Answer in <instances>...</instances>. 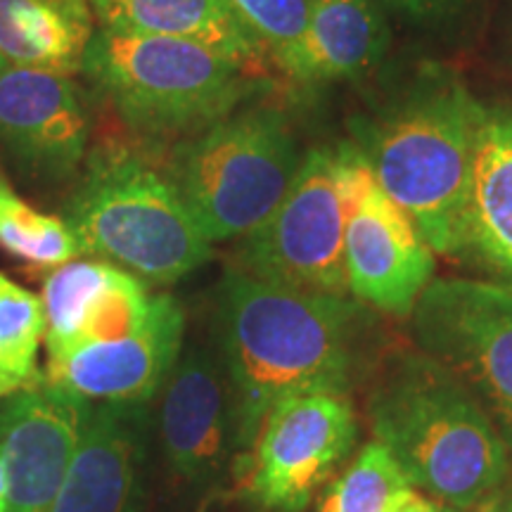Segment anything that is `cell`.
Instances as JSON below:
<instances>
[{
    "mask_svg": "<svg viewBox=\"0 0 512 512\" xmlns=\"http://www.w3.org/2000/svg\"><path fill=\"white\" fill-rule=\"evenodd\" d=\"M373 313L354 297L304 292L228 266L216 290L219 356L233 389L238 460L278 401L349 394L366 368Z\"/></svg>",
    "mask_w": 512,
    "mask_h": 512,
    "instance_id": "cell-1",
    "label": "cell"
},
{
    "mask_svg": "<svg viewBox=\"0 0 512 512\" xmlns=\"http://www.w3.org/2000/svg\"><path fill=\"white\" fill-rule=\"evenodd\" d=\"M368 422L413 489L472 510L494 501L510 477L512 453L482 401L422 351H399L377 370Z\"/></svg>",
    "mask_w": 512,
    "mask_h": 512,
    "instance_id": "cell-2",
    "label": "cell"
},
{
    "mask_svg": "<svg viewBox=\"0 0 512 512\" xmlns=\"http://www.w3.org/2000/svg\"><path fill=\"white\" fill-rule=\"evenodd\" d=\"M484 102L458 74L425 67L380 110L356 119V150L377 183L411 216L434 254L458 240Z\"/></svg>",
    "mask_w": 512,
    "mask_h": 512,
    "instance_id": "cell-3",
    "label": "cell"
},
{
    "mask_svg": "<svg viewBox=\"0 0 512 512\" xmlns=\"http://www.w3.org/2000/svg\"><path fill=\"white\" fill-rule=\"evenodd\" d=\"M62 219L81 256L124 268L147 287L174 285L214 254L166 169L126 145L88 152Z\"/></svg>",
    "mask_w": 512,
    "mask_h": 512,
    "instance_id": "cell-4",
    "label": "cell"
},
{
    "mask_svg": "<svg viewBox=\"0 0 512 512\" xmlns=\"http://www.w3.org/2000/svg\"><path fill=\"white\" fill-rule=\"evenodd\" d=\"M81 74L131 131L150 140L200 133L261 86L238 62L197 43L105 27L95 29Z\"/></svg>",
    "mask_w": 512,
    "mask_h": 512,
    "instance_id": "cell-5",
    "label": "cell"
},
{
    "mask_svg": "<svg viewBox=\"0 0 512 512\" xmlns=\"http://www.w3.org/2000/svg\"><path fill=\"white\" fill-rule=\"evenodd\" d=\"M299 150L285 114L240 107L176 140L164 169L211 245L240 240L278 207L297 176Z\"/></svg>",
    "mask_w": 512,
    "mask_h": 512,
    "instance_id": "cell-6",
    "label": "cell"
},
{
    "mask_svg": "<svg viewBox=\"0 0 512 512\" xmlns=\"http://www.w3.org/2000/svg\"><path fill=\"white\" fill-rule=\"evenodd\" d=\"M344 233L347 195L337 147H313L278 207L240 238L230 266L292 290L351 297Z\"/></svg>",
    "mask_w": 512,
    "mask_h": 512,
    "instance_id": "cell-7",
    "label": "cell"
},
{
    "mask_svg": "<svg viewBox=\"0 0 512 512\" xmlns=\"http://www.w3.org/2000/svg\"><path fill=\"white\" fill-rule=\"evenodd\" d=\"M415 349L482 401L512 453V285L432 278L408 316Z\"/></svg>",
    "mask_w": 512,
    "mask_h": 512,
    "instance_id": "cell-8",
    "label": "cell"
},
{
    "mask_svg": "<svg viewBox=\"0 0 512 512\" xmlns=\"http://www.w3.org/2000/svg\"><path fill=\"white\" fill-rule=\"evenodd\" d=\"M356 437L349 394L306 392L278 401L238 460L249 501L266 512H304L354 451Z\"/></svg>",
    "mask_w": 512,
    "mask_h": 512,
    "instance_id": "cell-9",
    "label": "cell"
},
{
    "mask_svg": "<svg viewBox=\"0 0 512 512\" xmlns=\"http://www.w3.org/2000/svg\"><path fill=\"white\" fill-rule=\"evenodd\" d=\"M337 155L347 195L349 294L368 309L408 318L437 271L432 247L411 216L382 190L354 143L337 145Z\"/></svg>",
    "mask_w": 512,
    "mask_h": 512,
    "instance_id": "cell-10",
    "label": "cell"
},
{
    "mask_svg": "<svg viewBox=\"0 0 512 512\" xmlns=\"http://www.w3.org/2000/svg\"><path fill=\"white\" fill-rule=\"evenodd\" d=\"M91 411V401L48 377L0 399L8 512H50Z\"/></svg>",
    "mask_w": 512,
    "mask_h": 512,
    "instance_id": "cell-11",
    "label": "cell"
},
{
    "mask_svg": "<svg viewBox=\"0 0 512 512\" xmlns=\"http://www.w3.org/2000/svg\"><path fill=\"white\" fill-rule=\"evenodd\" d=\"M91 121L76 83L43 69H0V150L38 183H64L88 157Z\"/></svg>",
    "mask_w": 512,
    "mask_h": 512,
    "instance_id": "cell-12",
    "label": "cell"
},
{
    "mask_svg": "<svg viewBox=\"0 0 512 512\" xmlns=\"http://www.w3.org/2000/svg\"><path fill=\"white\" fill-rule=\"evenodd\" d=\"M164 460L190 489H211L238 458L233 389L221 356L204 347L183 351L164 389L159 418Z\"/></svg>",
    "mask_w": 512,
    "mask_h": 512,
    "instance_id": "cell-13",
    "label": "cell"
},
{
    "mask_svg": "<svg viewBox=\"0 0 512 512\" xmlns=\"http://www.w3.org/2000/svg\"><path fill=\"white\" fill-rule=\"evenodd\" d=\"M164 292L100 259H72L43 280L48 361L76 349L136 335L155 316Z\"/></svg>",
    "mask_w": 512,
    "mask_h": 512,
    "instance_id": "cell-14",
    "label": "cell"
},
{
    "mask_svg": "<svg viewBox=\"0 0 512 512\" xmlns=\"http://www.w3.org/2000/svg\"><path fill=\"white\" fill-rule=\"evenodd\" d=\"M183 337V306L164 292L143 330L53 358L46 377L91 403L145 406L169 380L183 354Z\"/></svg>",
    "mask_w": 512,
    "mask_h": 512,
    "instance_id": "cell-15",
    "label": "cell"
},
{
    "mask_svg": "<svg viewBox=\"0 0 512 512\" xmlns=\"http://www.w3.org/2000/svg\"><path fill=\"white\" fill-rule=\"evenodd\" d=\"M143 418V406H93L50 512H140L145 467Z\"/></svg>",
    "mask_w": 512,
    "mask_h": 512,
    "instance_id": "cell-16",
    "label": "cell"
},
{
    "mask_svg": "<svg viewBox=\"0 0 512 512\" xmlns=\"http://www.w3.org/2000/svg\"><path fill=\"white\" fill-rule=\"evenodd\" d=\"M451 259L512 285V107L484 105Z\"/></svg>",
    "mask_w": 512,
    "mask_h": 512,
    "instance_id": "cell-17",
    "label": "cell"
},
{
    "mask_svg": "<svg viewBox=\"0 0 512 512\" xmlns=\"http://www.w3.org/2000/svg\"><path fill=\"white\" fill-rule=\"evenodd\" d=\"M389 46L392 27L377 0H311L309 27L280 69L309 86L356 81L380 67Z\"/></svg>",
    "mask_w": 512,
    "mask_h": 512,
    "instance_id": "cell-18",
    "label": "cell"
},
{
    "mask_svg": "<svg viewBox=\"0 0 512 512\" xmlns=\"http://www.w3.org/2000/svg\"><path fill=\"white\" fill-rule=\"evenodd\" d=\"M91 5L98 27L197 43L247 72L266 60V48L228 0H91Z\"/></svg>",
    "mask_w": 512,
    "mask_h": 512,
    "instance_id": "cell-19",
    "label": "cell"
},
{
    "mask_svg": "<svg viewBox=\"0 0 512 512\" xmlns=\"http://www.w3.org/2000/svg\"><path fill=\"white\" fill-rule=\"evenodd\" d=\"M95 22L91 0H0V57L8 67L81 74Z\"/></svg>",
    "mask_w": 512,
    "mask_h": 512,
    "instance_id": "cell-20",
    "label": "cell"
},
{
    "mask_svg": "<svg viewBox=\"0 0 512 512\" xmlns=\"http://www.w3.org/2000/svg\"><path fill=\"white\" fill-rule=\"evenodd\" d=\"M41 342H46L43 299L0 273V399L38 380Z\"/></svg>",
    "mask_w": 512,
    "mask_h": 512,
    "instance_id": "cell-21",
    "label": "cell"
},
{
    "mask_svg": "<svg viewBox=\"0 0 512 512\" xmlns=\"http://www.w3.org/2000/svg\"><path fill=\"white\" fill-rule=\"evenodd\" d=\"M413 494L415 489L387 448L370 441L330 484L318 512H394Z\"/></svg>",
    "mask_w": 512,
    "mask_h": 512,
    "instance_id": "cell-22",
    "label": "cell"
},
{
    "mask_svg": "<svg viewBox=\"0 0 512 512\" xmlns=\"http://www.w3.org/2000/svg\"><path fill=\"white\" fill-rule=\"evenodd\" d=\"M0 247L34 266L55 268L79 259V242L62 216L36 211L0 176Z\"/></svg>",
    "mask_w": 512,
    "mask_h": 512,
    "instance_id": "cell-23",
    "label": "cell"
},
{
    "mask_svg": "<svg viewBox=\"0 0 512 512\" xmlns=\"http://www.w3.org/2000/svg\"><path fill=\"white\" fill-rule=\"evenodd\" d=\"M266 53L283 67L309 27L311 0H228Z\"/></svg>",
    "mask_w": 512,
    "mask_h": 512,
    "instance_id": "cell-24",
    "label": "cell"
},
{
    "mask_svg": "<svg viewBox=\"0 0 512 512\" xmlns=\"http://www.w3.org/2000/svg\"><path fill=\"white\" fill-rule=\"evenodd\" d=\"M377 3L418 27H437L460 8V0H377Z\"/></svg>",
    "mask_w": 512,
    "mask_h": 512,
    "instance_id": "cell-25",
    "label": "cell"
},
{
    "mask_svg": "<svg viewBox=\"0 0 512 512\" xmlns=\"http://www.w3.org/2000/svg\"><path fill=\"white\" fill-rule=\"evenodd\" d=\"M403 512H458V510L446 503L434 501L430 496H420L418 491H415V494L403 503Z\"/></svg>",
    "mask_w": 512,
    "mask_h": 512,
    "instance_id": "cell-26",
    "label": "cell"
},
{
    "mask_svg": "<svg viewBox=\"0 0 512 512\" xmlns=\"http://www.w3.org/2000/svg\"><path fill=\"white\" fill-rule=\"evenodd\" d=\"M501 48H503L505 62H508V64H510V69H512V0H510V8H508V12H505V17H503Z\"/></svg>",
    "mask_w": 512,
    "mask_h": 512,
    "instance_id": "cell-27",
    "label": "cell"
},
{
    "mask_svg": "<svg viewBox=\"0 0 512 512\" xmlns=\"http://www.w3.org/2000/svg\"><path fill=\"white\" fill-rule=\"evenodd\" d=\"M0 512H8V477H5L3 453H0Z\"/></svg>",
    "mask_w": 512,
    "mask_h": 512,
    "instance_id": "cell-28",
    "label": "cell"
},
{
    "mask_svg": "<svg viewBox=\"0 0 512 512\" xmlns=\"http://www.w3.org/2000/svg\"><path fill=\"white\" fill-rule=\"evenodd\" d=\"M494 512H512V494L508 498H503V501H498Z\"/></svg>",
    "mask_w": 512,
    "mask_h": 512,
    "instance_id": "cell-29",
    "label": "cell"
},
{
    "mask_svg": "<svg viewBox=\"0 0 512 512\" xmlns=\"http://www.w3.org/2000/svg\"><path fill=\"white\" fill-rule=\"evenodd\" d=\"M5 67H8V64H5L3 57H0V69H5Z\"/></svg>",
    "mask_w": 512,
    "mask_h": 512,
    "instance_id": "cell-30",
    "label": "cell"
},
{
    "mask_svg": "<svg viewBox=\"0 0 512 512\" xmlns=\"http://www.w3.org/2000/svg\"><path fill=\"white\" fill-rule=\"evenodd\" d=\"M394 512H403V505H399V508H396Z\"/></svg>",
    "mask_w": 512,
    "mask_h": 512,
    "instance_id": "cell-31",
    "label": "cell"
}]
</instances>
